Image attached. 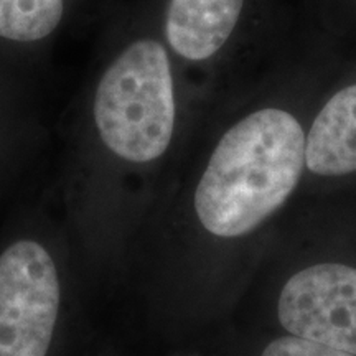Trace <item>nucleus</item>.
Returning <instances> with one entry per match:
<instances>
[{"mask_svg": "<svg viewBox=\"0 0 356 356\" xmlns=\"http://www.w3.org/2000/svg\"><path fill=\"white\" fill-rule=\"evenodd\" d=\"M262 356H355L332 346L315 343L299 337H282L266 346Z\"/></svg>", "mask_w": 356, "mask_h": 356, "instance_id": "obj_8", "label": "nucleus"}, {"mask_svg": "<svg viewBox=\"0 0 356 356\" xmlns=\"http://www.w3.org/2000/svg\"><path fill=\"white\" fill-rule=\"evenodd\" d=\"M305 163L322 177L356 172V84L338 91L315 118L305 139Z\"/></svg>", "mask_w": 356, "mask_h": 356, "instance_id": "obj_6", "label": "nucleus"}, {"mask_svg": "<svg viewBox=\"0 0 356 356\" xmlns=\"http://www.w3.org/2000/svg\"><path fill=\"white\" fill-rule=\"evenodd\" d=\"M68 305L61 249L30 221L0 234V356H56Z\"/></svg>", "mask_w": 356, "mask_h": 356, "instance_id": "obj_2", "label": "nucleus"}, {"mask_svg": "<svg viewBox=\"0 0 356 356\" xmlns=\"http://www.w3.org/2000/svg\"><path fill=\"white\" fill-rule=\"evenodd\" d=\"M95 122L102 144L124 162L162 157L175 126L170 60L154 40L127 47L97 86Z\"/></svg>", "mask_w": 356, "mask_h": 356, "instance_id": "obj_3", "label": "nucleus"}, {"mask_svg": "<svg viewBox=\"0 0 356 356\" xmlns=\"http://www.w3.org/2000/svg\"><path fill=\"white\" fill-rule=\"evenodd\" d=\"M243 3L244 0H170L168 43L186 60H207L228 42Z\"/></svg>", "mask_w": 356, "mask_h": 356, "instance_id": "obj_5", "label": "nucleus"}, {"mask_svg": "<svg viewBox=\"0 0 356 356\" xmlns=\"http://www.w3.org/2000/svg\"><path fill=\"white\" fill-rule=\"evenodd\" d=\"M63 10V0H0V37L37 42L56 29Z\"/></svg>", "mask_w": 356, "mask_h": 356, "instance_id": "obj_7", "label": "nucleus"}, {"mask_svg": "<svg viewBox=\"0 0 356 356\" xmlns=\"http://www.w3.org/2000/svg\"><path fill=\"white\" fill-rule=\"evenodd\" d=\"M279 320L293 337L356 356V269L325 262L287 280Z\"/></svg>", "mask_w": 356, "mask_h": 356, "instance_id": "obj_4", "label": "nucleus"}, {"mask_svg": "<svg viewBox=\"0 0 356 356\" xmlns=\"http://www.w3.org/2000/svg\"><path fill=\"white\" fill-rule=\"evenodd\" d=\"M305 134L292 114L267 108L218 142L195 193L198 220L220 238L248 234L277 211L299 184Z\"/></svg>", "mask_w": 356, "mask_h": 356, "instance_id": "obj_1", "label": "nucleus"}]
</instances>
